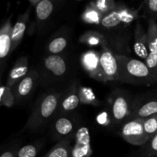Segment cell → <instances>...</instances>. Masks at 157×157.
I'll return each instance as SVG.
<instances>
[{
    "label": "cell",
    "instance_id": "2",
    "mask_svg": "<svg viewBox=\"0 0 157 157\" xmlns=\"http://www.w3.org/2000/svg\"><path fill=\"white\" fill-rule=\"evenodd\" d=\"M61 94L57 91H48L40 98L25 126L24 130H35L44 125L58 109Z\"/></svg>",
    "mask_w": 157,
    "mask_h": 157
},
{
    "label": "cell",
    "instance_id": "12",
    "mask_svg": "<svg viewBox=\"0 0 157 157\" xmlns=\"http://www.w3.org/2000/svg\"><path fill=\"white\" fill-rule=\"evenodd\" d=\"M29 74V63L26 57H21L17 60L15 65L11 69L8 76L6 85L12 88L22 78H24Z\"/></svg>",
    "mask_w": 157,
    "mask_h": 157
},
{
    "label": "cell",
    "instance_id": "28",
    "mask_svg": "<svg viewBox=\"0 0 157 157\" xmlns=\"http://www.w3.org/2000/svg\"><path fill=\"white\" fill-rule=\"evenodd\" d=\"M145 13L149 21H156L157 19V0H148L145 2Z\"/></svg>",
    "mask_w": 157,
    "mask_h": 157
},
{
    "label": "cell",
    "instance_id": "13",
    "mask_svg": "<svg viewBox=\"0 0 157 157\" xmlns=\"http://www.w3.org/2000/svg\"><path fill=\"white\" fill-rule=\"evenodd\" d=\"M29 18V9H28L24 14L18 17V20L12 26L11 32V42H12V52L16 49V48L21 43L24 34L25 32L28 21Z\"/></svg>",
    "mask_w": 157,
    "mask_h": 157
},
{
    "label": "cell",
    "instance_id": "14",
    "mask_svg": "<svg viewBox=\"0 0 157 157\" xmlns=\"http://www.w3.org/2000/svg\"><path fill=\"white\" fill-rule=\"evenodd\" d=\"M155 114H157V97L150 98L145 102L137 105L136 109L131 110L128 121L146 119Z\"/></svg>",
    "mask_w": 157,
    "mask_h": 157
},
{
    "label": "cell",
    "instance_id": "1",
    "mask_svg": "<svg viewBox=\"0 0 157 157\" xmlns=\"http://www.w3.org/2000/svg\"><path fill=\"white\" fill-rule=\"evenodd\" d=\"M117 61V81L135 85H153L157 77L153 75L145 62L125 55H115Z\"/></svg>",
    "mask_w": 157,
    "mask_h": 157
},
{
    "label": "cell",
    "instance_id": "10",
    "mask_svg": "<svg viewBox=\"0 0 157 157\" xmlns=\"http://www.w3.org/2000/svg\"><path fill=\"white\" fill-rule=\"evenodd\" d=\"M81 64L90 78L104 82L100 67V53L94 51L85 52L81 56Z\"/></svg>",
    "mask_w": 157,
    "mask_h": 157
},
{
    "label": "cell",
    "instance_id": "15",
    "mask_svg": "<svg viewBox=\"0 0 157 157\" xmlns=\"http://www.w3.org/2000/svg\"><path fill=\"white\" fill-rule=\"evenodd\" d=\"M44 64L46 70L56 77L62 76L67 71L65 60L59 55H50L46 57Z\"/></svg>",
    "mask_w": 157,
    "mask_h": 157
},
{
    "label": "cell",
    "instance_id": "5",
    "mask_svg": "<svg viewBox=\"0 0 157 157\" xmlns=\"http://www.w3.org/2000/svg\"><path fill=\"white\" fill-rule=\"evenodd\" d=\"M137 17V12L127 8H117L115 10L106 14L102 17L101 25L106 29H113L122 23L129 25Z\"/></svg>",
    "mask_w": 157,
    "mask_h": 157
},
{
    "label": "cell",
    "instance_id": "22",
    "mask_svg": "<svg viewBox=\"0 0 157 157\" xmlns=\"http://www.w3.org/2000/svg\"><path fill=\"white\" fill-rule=\"evenodd\" d=\"M144 130L150 140L157 134V114L144 119Z\"/></svg>",
    "mask_w": 157,
    "mask_h": 157
},
{
    "label": "cell",
    "instance_id": "20",
    "mask_svg": "<svg viewBox=\"0 0 157 157\" xmlns=\"http://www.w3.org/2000/svg\"><path fill=\"white\" fill-rule=\"evenodd\" d=\"M149 52H157V23L156 21H148V29L147 31Z\"/></svg>",
    "mask_w": 157,
    "mask_h": 157
},
{
    "label": "cell",
    "instance_id": "30",
    "mask_svg": "<svg viewBox=\"0 0 157 157\" xmlns=\"http://www.w3.org/2000/svg\"><path fill=\"white\" fill-rule=\"evenodd\" d=\"M144 61L150 71L157 77V52H150L148 57Z\"/></svg>",
    "mask_w": 157,
    "mask_h": 157
},
{
    "label": "cell",
    "instance_id": "29",
    "mask_svg": "<svg viewBox=\"0 0 157 157\" xmlns=\"http://www.w3.org/2000/svg\"><path fill=\"white\" fill-rule=\"evenodd\" d=\"M82 39H84V41L86 44H88L90 45H97L104 41V37L99 33L89 32L82 37L81 40Z\"/></svg>",
    "mask_w": 157,
    "mask_h": 157
},
{
    "label": "cell",
    "instance_id": "17",
    "mask_svg": "<svg viewBox=\"0 0 157 157\" xmlns=\"http://www.w3.org/2000/svg\"><path fill=\"white\" fill-rule=\"evenodd\" d=\"M54 131L58 137H64L70 135L75 130L74 122L67 117H60L54 124Z\"/></svg>",
    "mask_w": 157,
    "mask_h": 157
},
{
    "label": "cell",
    "instance_id": "27",
    "mask_svg": "<svg viewBox=\"0 0 157 157\" xmlns=\"http://www.w3.org/2000/svg\"><path fill=\"white\" fill-rule=\"evenodd\" d=\"M146 144L147 146L144 149L143 157H157V134L153 136Z\"/></svg>",
    "mask_w": 157,
    "mask_h": 157
},
{
    "label": "cell",
    "instance_id": "21",
    "mask_svg": "<svg viewBox=\"0 0 157 157\" xmlns=\"http://www.w3.org/2000/svg\"><path fill=\"white\" fill-rule=\"evenodd\" d=\"M67 44V40L64 36H58L54 38L48 44V51L51 55H58L65 49Z\"/></svg>",
    "mask_w": 157,
    "mask_h": 157
},
{
    "label": "cell",
    "instance_id": "31",
    "mask_svg": "<svg viewBox=\"0 0 157 157\" xmlns=\"http://www.w3.org/2000/svg\"><path fill=\"white\" fill-rule=\"evenodd\" d=\"M18 150V148L17 147V146L9 147L0 153V157H15Z\"/></svg>",
    "mask_w": 157,
    "mask_h": 157
},
{
    "label": "cell",
    "instance_id": "24",
    "mask_svg": "<svg viewBox=\"0 0 157 157\" xmlns=\"http://www.w3.org/2000/svg\"><path fill=\"white\" fill-rule=\"evenodd\" d=\"M92 6L104 16L106 14L112 12L117 9L116 3L113 1H107V0H101L97 1L92 3Z\"/></svg>",
    "mask_w": 157,
    "mask_h": 157
},
{
    "label": "cell",
    "instance_id": "3",
    "mask_svg": "<svg viewBox=\"0 0 157 157\" xmlns=\"http://www.w3.org/2000/svg\"><path fill=\"white\" fill-rule=\"evenodd\" d=\"M121 135L127 143L134 146H144L150 140L144 130V119L127 121L123 125Z\"/></svg>",
    "mask_w": 157,
    "mask_h": 157
},
{
    "label": "cell",
    "instance_id": "18",
    "mask_svg": "<svg viewBox=\"0 0 157 157\" xmlns=\"http://www.w3.org/2000/svg\"><path fill=\"white\" fill-rule=\"evenodd\" d=\"M55 9V4L51 0L38 1L35 6V14L38 20L44 21L50 17Z\"/></svg>",
    "mask_w": 157,
    "mask_h": 157
},
{
    "label": "cell",
    "instance_id": "4",
    "mask_svg": "<svg viewBox=\"0 0 157 157\" xmlns=\"http://www.w3.org/2000/svg\"><path fill=\"white\" fill-rule=\"evenodd\" d=\"M100 67L104 82L117 81L118 67L116 56L105 44L101 46Z\"/></svg>",
    "mask_w": 157,
    "mask_h": 157
},
{
    "label": "cell",
    "instance_id": "26",
    "mask_svg": "<svg viewBox=\"0 0 157 157\" xmlns=\"http://www.w3.org/2000/svg\"><path fill=\"white\" fill-rule=\"evenodd\" d=\"M38 153V148L33 144H28L18 148L15 157H36Z\"/></svg>",
    "mask_w": 157,
    "mask_h": 157
},
{
    "label": "cell",
    "instance_id": "23",
    "mask_svg": "<svg viewBox=\"0 0 157 157\" xmlns=\"http://www.w3.org/2000/svg\"><path fill=\"white\" fill-rule=\"evenodd\" d=\"M15 103L11 87L0 84V105L12 107Z\"/></svg>",
    "mask_w": 157,
    "mask_h": 157
},
{
    "label": "cell",
    "instance_id": "6",
    "mask_svg": "<svg viewBox=\"0 0 157 157\" xmlns=\"http://www.w3.org/2000/svg\"><path fill=\"white\" fill-rule=\"evenodd\" d=\"M12 25L11 24V17L4 21L0 26V84L1 78L7 64L9 55L12 53L11 32Z\"/></svg>",
    "mask_w": 157,
    "mask_h": 157
},
{
    "label": "cell",
    "instance_id": "25",
    "mask_svg": "<svg viewBox=\"0 0 157 157\" xmlns=\"http://www.w3.org/2000/svg\"><path fill=\"white\" fill-rule=\"evenodd\" d=\"M102 17L103 15L93 6L87 7L83 15L84 21L89 23H95V24H101Z\"/></svg>",
    "mask_w": 157,
    "mask_h": 157
},
{
    "label": "cell",
    "instance_id": "8",
    "mask_svg": "<svg viewBox=\"0 0 157 157\" xmlns=\"http://www.w3.org/2000/svg\"><path fill=\"white\" fill-rule=\"evenodd\" d=\"M91 155L90 132L86 127H81L75 134V144L71 149V157H90Z\"/></svg>",
    "mask_w": 157,
    "mask_h": 157
},
{
    "label": "cell",
    "instance_id": "9",
    "mask_svg": "<svg viewBox=\"0 0 157 157\" xmlns=\"http://www.w3.org/2000/svg\"><path fill=\"white\" fill-rule=\"evenodd\" d=\"M131 110L130 99L123 94L116 95L113 100L111 108V118L113 124H123L128 119Z\"/></svg>",
    "mask_w": 157,
    "mask_h": 157
},
{
    "label": "cell",
    "instance_id": "16",
    "mask_svg": "<svg viewBox=\"0 0 157 157\" xmlns=\"http://www.w3.org/2000/svg\"><path fill=\"white\" fill-rule=\"evenodd\" d=\"M80 104V95L76 87H73L67 90V94L63 97L61 103V110L68 112L74 110Z\"/></svg>",
    "mask_w": 157,
    "mask_h": 157
},
{
    "label": "cell",
    "instance_id": "19",
    "mask_svg": "<svg viewBox=\"0 0 157 157\" xmlns=\"http://www.w3.org/2000/svg\"><path fill=\"white\" fill-rule=\"evenodd\" d=\"M71 149L69 140L57 144L44 157H71Z\"/></svg>",
    "mask_w": 157,
    "mask_h": 157
},
{
    "label": "cell",
    "instance_id": "11",
    "mask_svg": "<svg viewBox=\"0 0 157 157\" xmlns=\"http://www.w3.org/2000/svg\"><path fill=\"white\" fill-rule=\"evenodd\" d=\"M133 37H134L133 50L135 54L145 61L148 57L150 52H149L147 32L144 30L140 23H136L133 31Z\"/></svg>",
    "mask_w": 157,
    "mask_h": 157
},
{
    "label": "cell",
    "instance_id": "7",
    "mask_svg": "<svg viewBox=\"0 0 157 157\" xmlns=\"http://www.w3.org/2000/svg\"><path fill=\"white\" fill-rule=\"evenodd\" d=\"M39 77L38 72L32 70L24 78L12 87V92L15 101L21 102L28 98L36 87Z\"/></svg>",
    "mask_w": 157,
    "mask_h": 157
}]
</instances>
